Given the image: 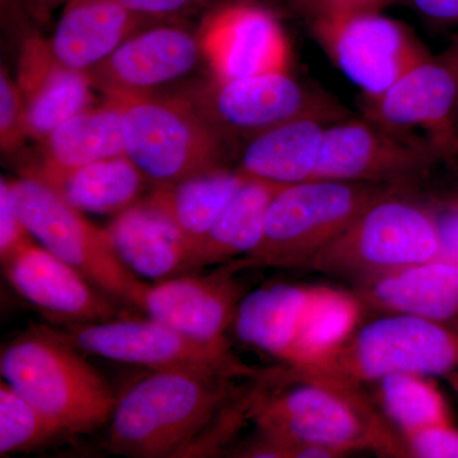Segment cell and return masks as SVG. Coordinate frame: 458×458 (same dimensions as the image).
I'll return each mask as SVG.
<instances>
[{
  "label": "cell",
  "mask_w": 458,
  "mask_h": 458,
  "mask_svg": "<svg viewBox=\"0 0 458 458\" xmlns=\"http://www.w3.org/2000/svg\"><path fill=\"white\" fill-rule=\"evenodd\" d=\"M199 113L231 140L249 141L291 120L334 123L348 117L339 102L298 82L288 71L234 81L212 80L181 93Z\"/></svg>",
  "instance_id": "cell-9"
},
{
  "label": "cell",
  "mask_w": 458,
  "mask_h": 458,
  "mask_svg": "<svg viewBox=\"0 0 458 458\" xmlns=\"http://www.w3.org/2000/svg\"><path fill=\"white\" fill-rule=\"evenodd\" d=\"M26 176L47 183L63 200L82 213H120L138 203L146 176L126 155L81 167L36 165Z\"/></svg>",
  "instance_id": "cell-23"
},
{
  "label": "cell",
  "mask_w": 458,
  "mask_h": 458,
  "mask_svg": "<svg viewBox=\"0 0 458 458\" xmlns=\"http://www.w3.org/2000/svg\"><path fill=\"white\" fill-rule=\"evenodd\" d=\"M11 191L21 221L45 249L114 302L140 310L148 283L123 264L107 229L87 221L82 212L35 177L11 181Z\"/></svg>",
  "instance_id": "cell-8"
},
{
  "label": "cell",
  "mask_w": 458,
  "mask_h": 458,
  "mask_svg": "<svg viewBox=\"0 0 458 458\" xmlns=\"http://www.w3.org/2000/svg\"><path fill=\"white\" fill-rule=\"evenodd\" d=\"M400 190L386 183L333 180L282 186L267 208L260 243L238 260L243 270H307L364 209Z\"/></svg>",
  "instance_id": "cell-4"
},
{
  "label": "cell",
  "mask_w": 458,
  "mask_h": 458,
  "mask_svg": "<svg viewBox=\"0 0 458 458\" xmlns=\"http://www.w3.org/2000/svg\"><path fill=\"white\" fill-rule=\"evenodd\" d=\"M51 330L80 352L152 370H201L236 379L262 375V370L252 369L234 354L228 340L195 339L152 318H114Z\"/></svg>",
  "instance_id": "cell-10"
},
{
  "label": "cell",
  "mask_w": 458,
  "mask_h": 458,
  "mask_svg": "<svg viewBox=\"0 0 458 458\" xmlns=\"http://www.w3.org/2000/svg\"><path fill=\"white\" fill-rule=\"evenodd\" d=\"M454 140H456V144L458 148V106L456 108V113H454Z\"/></svg>",
  "instance_id": "cell-40"
},
{
  "label": "cell",
  "mask_w": 458,
  "mask_h": 458,
  "mask_svg": "<svg viewBox=\"0 0 458 458\" xmlns=\"http://www.w3.org/2000/svg\"><path fill=\"white\" fill-rule=\"evenodd\" d=\"M237 260L219 265L207 274L188 273L148 283L140 311L185 335L207 342H222L232 327L243 295Z\"/></svg>",
  "instance_id": "cell-15"
},
{
  "label": "cell",
  "mask_w": 458,
  "mask_h": 458,
  "mask_svg": "<svg viewBox=\"0 0 458 458\" xmlns=\"http://www.w3.org/2000/svg\"><path fill=\"white\" fill-rule=\"evenodd\" d=\"M439 255L429 205L403 198L400 190L364 209L315 256L307 270L361 282Z\"/></svg>",
  "instance_id": "cell-5"
},
{
  "label": "cell",
  "mask_w": 458,
  "mask_h": 458,
  "mask_svg": "<svg viewBox=\"0 0 458 458\" xmlns=\"http://www.w3.org/2000/svg\"><path fill=\"white\" fill-rule=\"evenodd\" d=\"M429 208L438 233L439 258L458 265V195L429 204Z\"/></svg>",
  "instance_id": "cell-36"
},
{
  "label": "cell",
  "mask_w": 458,
  "mask_h": 458,
  "mask_svg": "<svg viewBox=\"0 0 458 458\" xmlns=\"http://www.w3.org/2000/svg\"><path fill=\"white\" fill-rule=\"evenodd\" d=\"M120 4L152 21L167 20L218 5L225 0H116Z\"/></svg>",
  "instance_id": "cell-35"
},
{
  "label": "cell",
  "mask_w": 458,
  "mask_h": 458,
  "mask_svg": "<svg viewBox=\"0 0 458 458\" xmlns=\"http://www.w3.org/2000/svg\"><path fill=\"white\" fill-rule=\"evenodd\" d=\"M29 137L27 106L22 90L2 68L0 73V146L3 152H14Z\"/></svg>",
  "instance_id": "cell-31"
},
{
  "label": "cell",
  "mask_w": 458,
  "mask_h": 458,
  "mask_svg": "<svg viewBox=\"0 0 458 458\" xmlns=\"http://www.w3.org/2000/svg\"><path fill=\"white\" fill-rule=\"evenodd\" d=\"M394 2L396 0H293L297 8L310 18V22L360 12H381Z\"/></svg>",
  "instance_id": "cell-34"
},
{
  "label": "cell",
  "mask_w": 458,
  "mask_h": 458,
  "mask_svg": "<svg viewBox=\"0 0 458 458\" xmlns=\"http://www.w3.org/2000/svg\"><path fill=\"white\" fill-rule=\"evenodd\" d=\"M119 101L125 155L157 186L225 167L231 143L182 96Z\"/></svg>",
  "instance_id": "cell-6"
},
{
  "label": "cell",
  "mask_w": 458,
  "mask_h": 458,
  "mask_svg": "<svg viewBox=\"0 0 458 458\" xmlns=\"http://www.w3.org/2000/svg\"><path fill=\"white\" fill-rule=\"evenodd\" d=\"M236 381L201 370H153L117 397L108 450L125 457H186L201 434L242 394Z\"/></svg>",
  "instance_id": "cell-2"
},
{
  "label": "cell",
  "mask_w": 458,
  "mask_h": 458,
  "mask_svg": "<svg viewBox=\"0 0 458 458\" xmlns=\"http://www.w3.org/2000/svg\"><path fill=\"white\" fill-rule=\"evenodd\" d=\"M355 293L369 309L417 316L458 331V265L445 259L361 280Z\"/></svg>",
  "instance_id": "cell-18"
},
{
  "label": "cell",
  "mask_w": 458,
  "mask_h": 458,
  "mask_svg": "<svg viewBox=\"0 0 458 458\" xmlns=\"http://www.w3.org/2000/svg\"><path fill=\"white\" fill-rule=\"evenodd\" d=\"M403 439L406 457L458 458V430L451 423L424 428Z\"/></svg>",
  "instance_id": "cell-32"
},
{
  "label": "cell",
  "mask_w": 458,
  "mask_h": 458,
  "mask_svg": "<svg viewBox=\"0 0 458 458\" xmlns=\"http://www.w3.org/2000/svg\"><path fill=\"white\" fill-rule=\"evenodd\" d=\"M152 20L116 0H68L49 42L59 64L86 72L114 53Z\"/></svg>",
  "instance_id": "cell-20"
},
{
  "label": "cell",
  "mask_w": 458,
  "mask_h": 458,
  "mask_svg": "<svg viewBox=\"0 0 458 458\" xmlns=\"http://www.w3.org/2000/svg\"><path fill=\"white\" fill-rule=\"evenodd\" d=\"M282 186L270 181L247 179L209 231L192 246L185 274L251 254L264 233L271 199Z\"/></svg>",
  "instance_id": "cell-24"
},
{
  "label": "cell",
  "mask_w": 458,
  "mask_h": 458,
  "mask_svg": "<svg viewBox=\"0 0 458 458\" xmlns=\"http://www.w3.org/2000/svg\"><path fill=\"white\" fill-rule=\"evenodd\" d=\"M445 378L450 381L452 387H454V390L456 391V394H458V369L452 372L451 375H448Z\"/></svg>",
  "instance_id": "cell-39"
},
{
  "label": "cell",
  "mask_w": 458,
  "mask_h": 458,
  "mask_svg": "<svg viewBox=\"0 0 458 458\" xmlns=\"http://www.w3.org/2000/svg\"><path fill=\"white\" fill-rule=\"evenodd\" d=\"M201 53L214 80L288 71L291 47L276 14L247 0L223 2L204 18Z\"/></svg>",
  "instance_id": "cell-14"
},
{
  "label": "cell",
  "mask_w": 458,
  "mask_h": 458,
  "mask_svg": "<svg viewBox=\"0 0 458 458\" xmlns=\"http://www.w3.org/2000/svg\"><path fill=\"white\" fill-rule=\"evenodd\" d=\"M65 434L4 381L0 384V456L35 450Z\"/></svg>",
  "instance_id": "cell-30"
},
{
  "label": "cell",
  "mask_w": 458,
  "mask_h": 458,
  "mask_svg": "<svg viewBox=\"0 0 458 458\" xmlns=\"http://www.w3.org/2000/svg\"><path fill=\"white\" fill-rule=\"evenodd\" d=\"M106 229L117 255L140 278L161 282L186 273L189 243L146 200L117 213Z\"/></svg>",
  "instance_id": "cell-21"
},
{
  "label": "cell",
  "mask_w": 458,
  "mask_h": 458,
  "mask_svg": "<svg viewBox=\"0 0 458 458\" xmlns=\"http://www.w3.org/2000/svg\"><path fill=\"white\" fill-rule=\"evenodd\" d=\"M410 3L437 25L458 26V0H410Z\"/></svg>",
  "instance_id": "cell-37"
},
{
  "label": "cell",
  "mask_w": 458,
  "mask_h": 458,
  "mask_svg": "<svg viewBox=\"0 0 458 458\" xmlns=\"http://www.w3.org/2000/svg\"><path fill=\"white\" fill-rule=\"evenodd\" d=\"M289 369L361 387L400 373L447 377L458 369V331L417 316L385 313L355 330L324 360Z\"/></svg>",
  "instance_id": "cell-7"
},
{
  "label": "cell",
  "mask_w": 458,
  "mask_h": 458,
  "mask_svg": "<svg viewBox=\"0 0 458 458\" xmlns=\"http://www.w3.org/2000/svg\"><path fill=\"white\" fill-rule=\"evenodd\" d=\"M41 144L38 165L59 170L125 155L122 102L107 98L104 106L81 111L56 126Z\"/></svg>",
  "instance_id": "cell-26"
},
{
  "label": "cell",
  "mask_w": 458,
  "mask_h": 458,
  "mask_svg": "<svg viewBox=\"0 0 458 458\" xmlns=\"http://www.w3.org/2000/svg\"><path fill=\"white\" fill-rule=\"evenodd\" d=\"M458 106V35L445 50L430 54L384 96L364 99V114L388 131L423 129L445 155H458L454 116Z\"/></svg>",
  "instance_id": "cell-13"
},
{
  "label": "cell",
  "mask_w": 458,
  "mask_h": 458,
  "mask_svg": "<svg viewBox=\"0 0 458 458\" xmlns=\"http://www.w3.org/2000/svg\"><path fill=\"white\" fill-rule=\"evenodd\" d=\"M445 155L432 141L388 131L372 120L327 126L315 180L403 186L426 176Z\"/></svg>",
  "instance_id": "cell-12"
},
{
  "label": "cell",
  "mask_w": 458,
  "mask_h": 458,
  "mask_svg": "<svg viewBox=\"0 0 458 458\" xmlns=\"http://www.w3.org/2000/svg\"><path fill=\"white\" fill-rule=\"evenodd\" d=\"M33 7L41 9V11H50V9L57 7L62 3H66L68 0H30Z\"/></svg>",
  "instance_id": "cell-38"
},
{
  "label": "cell",
  "mask_w": 458,
  "mask_h": 458,
  "mask_svg": "<svg viewBox=\"0 0 458 458\" xmlns=\"http://www.w3.org/2000/svg\"><path fill=\"white\" fill-rule=\"evenodd\" d=\"M363 307L355 292L310 286L293 351L284 364L306 369L335 352L357 330Z\"/></svg>",
  "instance_id": "cell-28"
},
{
  "label": "cell",
  "mask_w": 458,
  "mask_h": 458,
  "mask_svg": "<svg viewBox=\"0 0 458 458\" xmlns=\"http://www.w3.org/2000/svg\"><path fill=\"white\" fill-rule=\"evenodd\" d=\"M375 385L376 405L401 436L451 423L445 401L430 377L400 373Z\"/></svg>",
  "instance_id": "cell-29"
},
{
  "label": "cell",
  "mask_w": 458,
  "mask_h": 458,
  "mask_svg": "<svg viewBox=\"0 0 458 458\" xmlns=\"http://www.w3.org/2000/svg\"><path fill=\"white\" fill-rule=\"evenodd\" d=\"M311 32L364 99L381 98L430 55L409 27L381 12L311 21Z\"/></svg>",
  "instance_id": "cell-11"
},
{
  "label": "cell",
  "mask_w": 458,
  "mask_h": 458,
  "mask_svg": "<svg viewBox=\"0 0 458 458\" xmlns=\"http://www.w3.org/2000/svg\"><path fill=\"white\" fill-rule=\"evenodd\" d=\"M310 286L276 283L243 295L234 315V334L251 348L288 361Z\"/></svg>",
  "instance_id": "cell-25"
},
{
  "label": "cell",
  "mask_w": 458,
  "mask_h": 458,
  "mask_svg": "<svg viewBox=\"0 0 458 458\" xmlns=\"http://www.w3.org/2000/svg\"><path fill=\"white\" fill-rule=\"evenodd\" d=\"M32 236L21 221L13 200L11 181L0 180V258L2 262L11 258L18 249L31 242Z\"/></svg>",
  "instance_id": "cell-33"
},
{
  "label": "cell",
  "mask_w": 458,
  "mask_h": 458,
  "mask_svg": "<svg viewBox=\"0 0 458 458\" xmlns=\"http://www.w3.org/2000/svg\"><path fill=\"white\" fill-rule=\"evenodd\" d=\"M247 179L240 171L218 168L157 186L146 201L176 227L191 251Z\"/></svg>",
  "instance_id": "cell-27"
},
{
  "label": "cell",
  "mask_w": 458,
  "mask_h": 458,
  "mask_svg": "<svg viewBox=\"0 0 458 458\" xmlns=\"http://www.w3.org/2000/svg\"><path fill=\"white\" fill-rule=\"evenodd\" d=\"M203 56L198 36L179 27L137 32L86 71L93 89L107 98L152 96V90L188 74Z\"/></svg>",
  "instance_id": "cell-16"
},
{
  "label": "cell",
  "mask_w": 458,
  "mask_h": 458,
  "mask_svg": "<svg viewBox=\"0 0 458 458\" xmlns=\"http://www.w3.org/2000/svg\"><path fill=\"white\" fill-rule=\"evenodd\" d=\"M3 381L68 434L89 433L113 417L106 378L51 327H32L0 354Z\"/></svg>",
  "instance_id": "cell-3"
},
{
  "label": "cell",
  "mask_w": 458,
  "mask_h": 458,
  "mask_svg": "<svg viewBox=\"0 0 458 458\" xmlns=\"http://www.w3.org/2000/svg\"><path fill=\"white\" fill-rule=\"evenodd\" d=\"M249 419L259 436L327 448L339 457L357 451L406 457L403 436L361 386L285 364L262 373Z\"/></svg>",
  "instance_id": "cell-1"
},
{
  "label": "cell",
  "mask_w": 458,
  "mask_h": 458,
  "mask_svg": "<svg viewBox=\"0 0 458 458\" xmlns=\"http://www.w3.org/2000/svg\"><path fill=\"white\" fill-rule=\"evenodd\" d=\"M327 126L311 117L274 126L247 141L236 170L279 185L313 181Z\"/></svg>",
  "instance_id": "cell-22"
},
{
  "label": "cell",
  "mask_w": 458,
  "mask_h": 458,
  "mask_svg": "<svg viewBox=\"0 0 458 458\" xmlns=\"http://www.w3.org/2000/svg\"><path fill=\"white\" fill-rule=\"evenodd\" d=\"M3 269L9 284L23 300L66 325L120 318L114 300L33 241L3 262Z\"/></svg>",
  "instance_id": "cell-17"
},
{
  "label": "cell",
  "mask_w": 458,
  "mask_h": 458,
  "mask_svg": "<svg viewBox=\"0 0 458 458\" xmlns=\"http://www.w3.org/2000/svg\"><path fill=\"white\" fill-rule=\"evenodd\" d=\"M17 83L26 101L29 137L38 141L93 101L86 72L59 64L49 44L36 38L26 42Z\"/></svg>",
  "instance_id": "cell-19"
}]
</instances>
